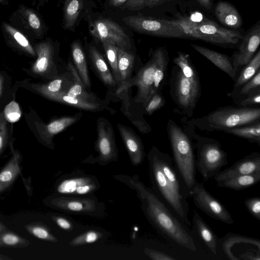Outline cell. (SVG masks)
Wrapping results in <instances>:
<instances>
[{
  "label": "cell",
  "mask_w": 260,
  "mask_h": 260,
  "mask_svg": "<svg viewBox=\"0 0 260 260\" xmlns=\"http://www.w3.org/2000/svg\"><path fill=\"white\" fill-rule=\"evenodd\" d=\"M146 216L159 233L166 239L193 252L197 249L192 235L186 225L151 189L136 183Z\"/></svg>",
  "instance_id": "obj_1"
},
{
  "label": "cell",
  "mask_w": 260,
  "mask_h": 260,
  "mask_svg": "<svg viewBox=\"0 0 260 260\" xmlns=\"http://www.w3.org/2000/svg\"><path fill=\"white\" fill-rule=\"evenodd\" d=\"M166 129L172 149L173 161L187 199L197 182L193 144L185 131L172 119L168 121Z\"/></svg>",
  "instance_id": "obj_2"
},
{
  "label": "cell",
  "mask_w": 260,
  "mask_h": 260,
  "mask_svg": "<svg viewBox=\"0 0 260 260\" xmlns=\"http://www.w3.org/2000/svg\"><path fill=\"white\" fill-rule=\"evenodd\" d=\"M260 121L259 107L228 106L219 107L206 115L192 118L186 125L203 131H222L224 129Z\"/></svg>",
  "instance_id": "obj_3"
},
{
  "label": "cell",
  "mask_w": 260,
  "mask_h": 260,
  "mask_svg": "<svg viewBox=\"0 0 260 260\" xmlns=\"http://www.w3.org/2000/svg\"><path fill=\"white\" fill-rule=\"evenodd\" d=\"M156 149L157 147L153 146L148 156L152 184L156 196L189 228L191 223L188 218V203L167 180L161 169Z\"/></svg>",
  "instance_id": "obj_4"
},
{
  "label": "cell",
  "mask_w": 260,
  "mask_h": 260,
  "mask_svg": "<svg viewBox=\"0 0 260 260\" xmlns=\"http://www.w3.org/2000/svg\"><path fill=\"white\" fill-rule=\"evenodd\" d=\"M185 131L195 141L193 144L197 150V170L204 180H209L228 165V154L216 140L200 136L191 127L187 126Z\"/></svg>",
  "instance_id": "obj_5"
},
{
  "label": "cell",
  "mask_w": 260,
  "mask_h": 260,
  "mask_svg": "<svg viewBox=\"0 0 260 260\" xmlns=\"http://www.w3.org/2000/svg\"><path fill=\"white\" fill-rule=\"evenodd\" d=\"M178 20L190 39L220 47L236 48L243 37L239 30L221 26L208 19L194 22L187 17H181Z\"/></svg>",
  "instance_id": "obj_6"
},
{
  "label": "cell",
  "mask_w": 260,
  "mask_h": 260,
  "mask_svg": "<svg viewBox=\"0 0 260 260\" xmlns=\"http://www.w3.org/2000/svg\"><path fill=\"white\" fill-rule=\"evenodd\" d=\"M169 84L170 95L178 113L192 117L201 94L200 78H187L175 64L171 70Z\"/></svg>",
  "instance_id": "obj_7"
},
{
  "label": "cell",
  "mask_w": 260,
  "mask_h": 260,
  "mask_svg": "<svg viewBox=\"0 0 260 260\" xmlns=\"http://www.w3.org/2000/svg\"><path fill=\"white\" fill-rule=\"evenodd\" d=\"M123 22L140 34L167 38L190 39L179 20L155 19L142 15L127 16Z\"/></svg>",
  "instance_id": "obj_8"
},
{
  "label": "cell",
  "mask_w": 260,
  "mask_h": 260,
  "mask_svg": "<svg viewBox=\"0 0 260 260\" xmlns=\"http://www.w3.org/2000/svg\"><path fill=\"white\" fill-rule=\"evenodd\" d=\"M194 205L209 216L228 224H233L234 219L224 206L213 197L202 183L197 182L190 192Z\"/></svg>",
  "instance_id": "obj_9"
},
{
  "label": "cell",
  "mask_w": 260,
  "mask_h": 260,
  "mask_svg": "<svg viewBox=\"0 0 260 260\" xmlns=\"http://www.w3.org/2000/svg\"><path fill=\"white\" fill-rule=\"evenodd\" d=\"M156 54L154 51L148 61L140 69L137 74L125 84L117 89L115 94L120 90L129 89L132 86L137 87V93L134 102L143 107L152 95V86L155 68Z\"/></svg>",
  "instance_id": "obj_10"
},
{
  "label": "cell",
  "mask_w": 260,
  "mask_h": 260,
  "mask_svg": "<svg viewBox=\"0 0 260 260\" xmlns=\"http://www.w3.org/2000/svg\"><path fill=\"white\" fill-rule=\"evenodd\" d=\"M91 32L99 41L111 40L120 48L131 51L132 47L129 36L123 28L109 19L95 20L91 25Z\"/></svg>",
  "instance_id": "obj_11"
},
{
  "label": "cell",
  "mask_w": 260,
  "mask_h": 260,
  "mask_svg": "<svg viewBox=\"0 0 260 260\" xmlns=\"http://www.w3.org/2000/svg\"><path fill=\"white\" fill-rule=\"evenodd\" d=\"M260 44L259 21L254 24L244 35L237 50L231 57L234 66L238 70L253 58Z\"/></svg>",
  "instance_id": "obj_12"
},
{
  "label": "cell",
  "mask_w": 260,
  "mask_h": 260,
  "mask_svg": "<svg viewBox=\"0 0 260 260\" xmlns=\"http://www.w3.org/2000/svg\"><path fill=\"white\" fill-rule=\"evenodd\" d=\"M260 173V153L254 152L236 161L231 167L220 171L213 178L216 182L244 175Z\"/></svg>",
  "instance_id": "obj_13"
},
{
  "label": "cell",
  "mask_w": 260,
  "mask_h": 260,
  "mask_svg": "<svg viewBox=\"0 0 260 260\" xmlns=\"http://www.w3.org/2000/svg\"><path fill=\"white\" fill-rule=\"evenodd\" d=\"M96 148L103 159H110L117 154L113 126L107 119L100 117L96 121Z\"/></svg>",
  "instance_id": "obj_14"
},
{
  "label": "cell",
  "mask_w": 260,
  "mask_h": 260,
  "mask_svg": "<svg viewBox=\"0 0 260 260\" xmlns=\"http://www.w3.org/2000/svg\"><path fill=\"white\" fill-rule=\"evenodd\" d=\"M38 58L32 67L35 74L51 79L57 76L58 72L54 61V50L49 42H43L36 47Z\"/></svg>",
  "instance_id": "obj_15"
},
{
  "label": "cell",
  "mask_w": 260,
  "mask_h": 260,
  "mask_svg": "<svg viewBox=\"0 0 260 260\" xmlns=\"http://www.w3.org/2000/svg\"><path fill=\"white\" fill-rule=\"evenodd\" d=\"M46 98L64 105L91 112H100L108 109L107 103L104 100L95 101L68 96L62 92L44 93L41 94Z\"/></svg>",
  "instance_id": "obj_16"
},
{
  "label": "cell",
  "mask_w": 260,
  "mask_h": 260,
  "mask_svg": "<svg viewBox=\"0 0 260 260\" xmlns=\"http://www.w3.org/2000/svg\"><path fill=\"white\" fill-rule=\"evenodd\" d=\"M129 89H124L115 94L121 102V111L132 124L142 134H148L151 128L144 118L142 111L134 108L128 94Z\"/></svg>",
  "instance_id": "obj_17"
},
{
  "label": "cell",
  "mask_w": 260,
  "mask_h": 260,
  "mask_svg": "<svg viewBox=\"0 0 260 260\" xmlns=\"http://www.w3.org/2000/svg\"><path fill=\"white\" fill-rule=\"evenodd\" d=\"M117 127L132 162L134 165L141 164L145 157L144 146L141 138L129 127L118 123Z\"/></svg>",
  "instance_id": "obj_18"
},
{
  "label": "cell",
  "mask_w": 260,
  "mask_h": 260,
  "mask_svg": "<svg viewBox=\"0 0 260 260\" xmlns=\"http://www.w3.org/2000/svg\"><path fill=\"white\" fill-rule=\"evenodd\" d=\"M190 46L193 49L210 60L216 67L225 73L234 81L236 80L238 75V69L234 66L231 57L197 44H191Z\"/></svg>",
  "instance_id": "obj_19"
},
{
  "label": "cell",
  "mask_w": 260,
  "mask_h": 260,
  "mask_svg": "<svg viewBox=\"0 0 260 260\" xmlns=\"http://www.w3.org/2000/svg\"><path fill=\"white\" fill-rule=\"evenodd\" d=\"M192 223L195 235L213 254L216 255L219 242L216 235L197 212L194 213Z\"/></svg>",
  "instance_id": "obj_20"
},
{
  "label": "cell",
  "mask_w": 260,
  "mask_h": 260,
  "mask_svg": "<svg viewBox=\"0 0 260 260\" xmlns=\"http://www.w3.org/2000/svg\"><path fill=\"white\" fill-rule=\"evenodd\" d=\"M88 56L91 66L99 79L109 89L116 91L117 86L115 81L101 52L95 46L90 45L88 49Z\"/></svg>",
  "instance_id": "obj_21"
},
{
  "label": "cell",
  "mask_w": 260,
  "mask_h": 260,
  "mask_svg": "<svg viewBox=\"0 0 260 260\" xmlns=\"http://www.w3.org/2000/svg\"><path fill=\"white\" fill-rule=\"evenodd\" d=\"M214 13L218 21L228 28L237 30L242 25V19L237 9L228 2H218Z\"/></svg>",
  "instance_id": "obj_22"
},
{
  "label": "cell",
  "mask_w": 260,
  "mask_h": 260,
  "mask_svg": "<svg viewBox=\"0 0 260 260\" xmlns=\"http://www.w3.org/2000/svg\"><path fill=\"white\" fill-rule=\"evenodd\" d=\"M82 113L78 112L73 115L66 116L55 119L48 124H43L40 127V133L42 140L48 144L52 142V138L69 126L78 121Z\"/></svg>",
  "instance_id": "obj_23"
},
{
  "label": "cell",
  "mask_w": 260,
  "mask_h": 260,
  "mask_svg": "<svg viewBox=\"0 0 260 260\" xmlns=\"http://www.w3.org/2000/svg\"><path fill=\"white\" fill-rule=\"evenodd\" d=\"M156 54L155 68L154 74L152 94L161 90L167 77L169 53L165 47H160L155 50Z\"/></svg>",
  "instance_id": "obj_24"
},
{
  "label": "cell",
  "mask_w": 260,
  "mask_h": 260,
  "mask_svg": "<svg viewBox=\"0 0 260 260\" xmlns=\"http://www.w3.org/2000/svg\"><path fill=\"white\" fill-rule=\"evenodd\" d=\"M74 77L72 73L67 71L59 74L50 81L42 84H35L33 88L41 94L44 93L66 92L72 85Z\"/></svg>",
  "instance_id": "obj_25"
},
{
  "label": "cell",
  "mask_w": 260,
  "mask_h": 260,
  "mask_svg": "<svg viewBox=\"0 0 260 260\" xmlns=\"http://www.w3.org/2000/svg\"><path fill=\"white\" fill-rule=\"evenodd\" d=\"M95 188V182L91 178L80 177L62 181L57 186V190L63 194H84Z\"/></svg>",
  "instance_id": "obj_26"
},
{
  "label": "cell",
  "mask_w": 260,
  "mask_h": 260,
  "mask_svg": "<svg viewBox=\"0 0 260 260\" xmlns=\"http://www.w3.org/2000/svg\"><path fill=\"white\" fill-rule=\"evenodd\" d=\"M20 153L13 149V155L0 172V193L8 188L21 173Z\"/></svg>",
  "instance_id": "obj_27"
},
{
  "label": "cell",
  "mask_w": 260,
  "mask_h": 260,
  "mask_svg": "<svg viewBox=\"0 0 260 260\" xmlns=\"http://www.w3.org/2000/svg\"><path fill=\"white\" fill-rule=\"evenodd\" d=\"M71 52L74 66L85 87L90 90L91 82L88 73L87 62L84 51L78 41H74L72 43Z\"/></svg>",
  "instance_id": "obj_28"
},
{
  "label": "cell",
  "mask_w": 260,
  "mask_h": 260,
  "mask_svg": "<svg viewBox=\"0 0 260 260\" xmlns=\"http://www.w3.org/2000/svg\"><path fill=\"white\" fill-rule=\"evenodd\" d=\"M50 204L57 208L74 212H90L95 207L94 202L90 199L58 198L52 200Z\"/></svg>",
  "instance_id": "obj_29"
},
{
  "label": "cell",
  "mask_w": 260,
  "mask_h": 260,
  "mask_svg": "<svg viewBox=\"0 0 260 260\" xmlns=\"http://www.w3.org/2000/svg\"><path fill=\"white\" fill-rule=\"evenodd\" d=\"M135 61V55L133 52L118 47L117 62L120 85L118 88L123 86L132 78Z\"/></svg>",
  "instance_id": "obj_30"
},
{
  "label": "cell",
  "mask_w": 260,
  "mask_h": 260,
  "mask_svg": "<svg viewBox=\"0 0 260 260\" xmlns=\"http://www.w3.org/2000/svg\"><path fill=\"white\" fill-rule=\"evenodd\" d=\"M67 69L69 70L73 74L74 82L70 88L66 92H62L65 94L77 98H83L95 101L102 100L96 94L88 90L73 63L69 61Z\"/></svg>",
  "instance_id": "obj_31"
},
{
  "label": "cell",
  "mask_w": 260,
  "mask_h": 260,
  "mask_svg": "<svg viewBox=\"0 0 260 260\" xmlns=\"http://www.w3.org/2000/svg\"><path fill=\"white\" fill-rule=\"evenodd\" d=\"M260 173L244 175L216 181L217 186L234 190H243L257 184Z\"/></svg>",
  "instance_id": "obj_32"
},
{
  "label": "cell",
  "mask_w": 260,
  "mask_h": 260,
  "mask_svg": "<svg viewBox=\"0 0 260 260\" xmlns=\"http://www.w3.org/2000/svg\"><path fill=\"white\" fill-rule=\"evenodd\" d=\"M222 132L246 139L250 143L260 145V121L249 125L224 129Z\"/></svg>",
  "instance_id": "obj_33"
},
{
  "label": "cell",
  "mask_w": 260,
  "mask_h": 260,
  "mask_svg": "<svg viewBox=\"0 0 260 260\" xmlns=\"http://www.w3.org/2000/svg\"><path fill=\"white\" fill-rule=\"evenodd\" d=\"M260 70V51L256 52L251 60L242 67L240 74L237 76L234 84L232 92L236 91L242 85L253 77Z\"/></svg>",
  "instance_id": "obj_34"
},
{
  "label": "cell",
  "mask_w": 260,
  "mask_h": 260,
  "mask_svg": "<svg viewBox=\"0 0 260 260\" xmlns=\"http://www.w3.org/2000/svg\"><path fill=\"white\" fill-rule=\"evenodd\" d=\"M101 42L111 73L115 81L117 89L120 85V78L117 62V51L119 47L114 42L109 39L104 40Z\"/></svg>",
  "instance_id": "obj_35"
},
{
  "label": "cell",
  "mask_w": 260,
  "mask_h": 260,
  "mask_svg": "<svg viewBox=\"0 0 260 260\" xmlns=\"http://www.w3.org/2000/svg\"><path fill=\"white\" fill-rule=\"evenodd\" d=\"M84 5V0H65L63 7V24L66 29L71 30Z\"/></svg>",
  "instance_id": "obj_36"
},
{
  "label": "cell",
  "mask_w": 260,
  "mask_h": 260,
  "mask_svg": "<svg viewBox=\"0 0 260 260\" xmlns=\"http://www.w3.org/2000/svg\"><path fill=\"white\" fill-rule=\"evenodd\" d=\"M30 242L26 239L8 230L0 233V247L25 248Z\"/></svg>",
  "instance_id": "obj_37"
},
{
  "label": "cell",
  "mask_w": 260,
  "mask_h": 260,
  "mask_svg": "<svg viewBox=\"0 0 260 260\" xmlns=\"http://www.w3.org/2000/svg\"><path fill=\"white\" fill-rule=\"evenodd\" d=\"M24 228L30 235L39 239L51 242L57 241L56 238L51 234L48 228L40 222H31L26 224Z\"/></svg>",
  "instance_id": "obj_38"
},
{
  "label": "cell",
  "mask_w": 260,
  "mask_h": 260,
  "mask_svg": "<svg viewBox=\"0 0 260 260\" xmlns=\"http://www.w3.org/2000/svg\"><path fill=\"white\" fill-rule=\"evenodd\" d=\"M260 90V70L256 74L239 88L236 91L231 92L229 95L238 93L239 97L243 98L254 92Z\"/></svg>",
  "instance_id": "obj_39"
},
{
  "label": "cell",
  "mask_w": 260,
  "mask_h": 260,
  "mask_svg": "<svg viewBox=\"0 0 260 260\" xmlns=\"http://www.w3.org/2000/svg\"><path fill=\"white\" fill-rule=\"evenodd\" d=\"M161 90L155 92L143 107L144 113L150 116L166 104Z\"/></svg>",
  "instance_id": "obj_40"
},
{
  "label": "cell",
  "mask_w": 260,
  "mask_h": 260,
  "mask_svg": "<svg viewBox=\"0 0 260 260\" xmlns=\"http://www.w3.org/2000/svg\"><path fill=\"white\" fill-rule=\"evenodd\" d=\"M5 26L8 31L22 48L31 55H35V52L28 41L21 33L7 24H5Z\"/></svg>",
  "instance_id": "obj_41"
},
{
  "label": "cell",
  "mask_w": 260,
  "mask_h": 260,
  "mask_svg": "<svg viewBox=\"0 0 260 260\" xmlns=\"http://www.w3.org/2000/svg\"><path fill=\"white\" fill-rule=\"evenodd\" d=\"M101 234L95 231H89L74 239L70 245L77 246L89 244L96 241L101 236Z\"/></svg>",
  "instance_id": "obj_42"
},
{
  "label": "cell",
  "mask_w": 260,
  "mask_h": 260,
  "mask_svg": "<svg viewBox=\"0 0 260 260\" xmlns=\"http://www.w3.org/2000/svg\"><path fill=\"white\" fill-rule=\"evenodd\" d=\"M4 114L7 121L10 122L18 121L21 117V111L18 104L15 101L10 102L6 106Z\"/></svg>",
  "instance_id": "obj_43"
},
{
  "label": "cell",
  "mask_w": 260,
  "mask_h": 260,
  "mask_svg": "<svg viewBox=\"0 0 260 260\" xmlns=\"http://www.w3.org/2000/svg\"><path fill=\"white\" fill-rule=\"evenodd\" d=\"M244 204L249 213L256 219L260 220V198L255 197L247 199Z\"/></svg>",
  "instance_id": "obj_44"
},
{
  "label": "cell",
  "mask_w": 260,
  "mask_h": 260,
  "mask_svg": "<svg viewBox=\"0 0 260 260\" xmlns=\"http://www.w3.org/2000/svg\"><path fill=\"white\" fill-rule=\"evenodd\" d=\"M7 124L4 112L0 113V154L8 141V131Z\"/></svg>",
  "instance_id": "obj_45"
},
{
  "label": "cell",
  "mask_w": 260,
  "mask_h": 260,
  "mask_svg": "<svg viewBox=\"0 0 260 260\" xmlns=\"http://www.w3.org/2000/svg\"><path fill=\"white\" fill-rule=\"evenodd\" d=\"M260 104V90L254 92L244 97L241 100L238 106L250 107L252 105H259Z\"/></svg>",
  "instance_id": "obj_46"
},
{
  "label": "cell",
  "mask_w": 260,
  "mask_h": 260,
  "mask_svg": "<svg viewBox=\"0 0 260 260\" xmlns=\"http://www.w3.org/2000/svg\"><path fill=\"white\" fill-rule=\"evenodd\" d=\"M145 254L151 259L153 260H174L176 258L169 255L164 252L153 250L151 249H146Z\"/></svg>",
  "instance_id": "obj_47"
},
{
  "label": "cell",
  "mask_w": 260,
  "mask_h": 260,
  "mask_svg": "<svg viewBox=\"0 0 260 260\" xmlns=\"http://www.w3.org/2000/svg\"><path fill=\"white\" fill-rule=\"evenodd\" d=\"M146 0H127L121 7L122 9L139 10L145 7Z\"/></svg>",
  "instance_id": "obj_48"
},
{
  "label": "cell",
  "mask_w": 260,
  "mask_h": 260,
  "mask_svg": "<svg viewBox=\"0 0 260 260\" xmlns=\"http://www.w3.org/2000/svg\"><path fill=\"white\" fill-rule=\"evenodd\" d=\"M28 22L31 27L38 29L41 27V22L38 16L34 13H30L28 15Z\"/></svg>",
  "instance_id": "obj_49"
},
{
  "label": "cell",
  "mask_w": 260,
  "mask_h": 260,
  "mask_svg": "<svg viewBox=\"0 0 260 260\" xmlns=\"http://www.w3.org/2000/svg\"><path fill=\"white\" fill-rule=\"evenodd\" d=\"M52 218L56 224L63 229L69 230L72 227L71 223L62 217L53 216Z\"/></svg>",
  "instance_id": "obj_50"
},
{
  "label": "cell",
  "mask_w": 260,
  "mask_h": 260,
  "mask_svg": "<svg viewBox=\"0 0 260 260\" xmlns=\"http://www.w3.org/2000/svg\"><path fill=\"white\" fill-rule=\"evenodd\" d=\"M165 0H146L145 7L152 8L162 4Z\"/></svg>",
  "instance_id": "obj_51"
},
{
  "label": "cell",
  "mask_w": 260,
  "mask_h": 260,
  "mask_svg": "<svg viewBox=\"0 0 260 260\" xmlns=\"http://www.w3.org/2000/svg\"><path fill=\"white\" fill-rule=\"evenodd\" d=\"M198 3L207 10H211L212 5V0H197Z\"/></svg>",
  "instance_id": "obj_52"
},
{
  "label": "cell",
  "mask_w": 260,
  "mask_h": 260,
  "mask_svg": "<svg viewBox=\"0 0 260 260\" xmlns=\"http://www.w3.org/2000/svg\"><path fill=\"white\" fill-rule=\"evenodd\" d=\"M127 0H109V5L114 7H122Z\"/></svg>",
  "instance_id": "obj_53"
},
{
  "label": "cell",
  "mask_w": 260,
  "mask_h": 260,
  "mask_svg": "<svg viewBox=\"0 0 260 260\" xmlns=\"http://www.w3.org/2000/svg\"><path fill=\"white\" fill-rule=\"evenodd\" d=\"M7 230H8V228L0 221V233Z\"/></svg>",
  "instance_id": "obj_54"
},
{
  "label": "cell",
  "mask_w": 260,
  "mask_h": 260,
  "mask_svg": "<svg viewBox=\"0 0 260 260\" xmlns=\"http://www.w3.org/2000/svg\"><path fill=\"white\" fill-rule=\"evenodd\" d=\"M3 86V78L2 76L0 74V98H1L2 93Z\"/></svg>",
  "instance_id": "obj_55"
},
{
  "label": "cell",
  "mask_w": 260,
  "mask_h": 260,
  "mask_svg": "<svg viewBox=\"0 0 260 260\" xmlns=\"http://www.w3.org/2000/svg\"><path fill=\"white\" fill-rule=\"evenodd\" d=\"M12 258L8 256L7 255H4L0 253V260H11Z\"/></svg>",
  "instance_id": "obj_56"
},
{
  "label": "cell",
  "mask_w": 260,
  "mask_h": 260,
  "mask_svg": "<svg viewBox=\"0 0 260 260\" xmlns=\"http://www.w3.org/2000/svg\"><path fill=\"white\" fill-rule=\"evenodd\" d=\"M135 231H136H136H137V230H138L137 227H135Z\"/></svg>",
  "instance_id": "obj_57"
},
{
  "label": "cell",
  "mask_w": 260,
  "mask_h": 260,
  "mask_svg": "<svg viewBox=\"0 0 260 260\" xmlns=\"http://www.w3.org/2000/svg\"><path fill=\"white\" fill-rule=\"evenodd\" d=\"M0 1H2V0H0Z\"/></svg>",
  "instance_id": "obj_58"
}]
</instances>
